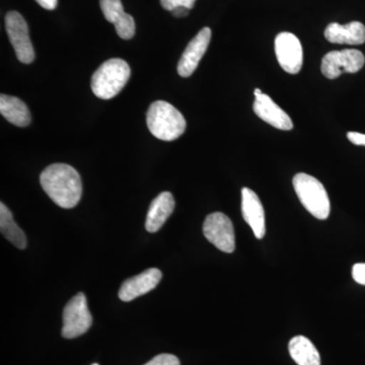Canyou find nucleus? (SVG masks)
Returning <instances> with one entry per match:
<instances>
[{
	"mask_svg": "<svg viewBox=\"0 0 365 365\" xmlns=\"http://www.w3.org/2000/svg\"><path fill=\"white\" fill-rule=\"evenodd\" d=\"M41 186L60 207L69 209L78 205L83 194V182L78 170L66 163H54L43 170Z\"/></svg>",
	"mask_w": 365,
	"mask_h": 365,
	"instance_id": "1",
	"label": "nucleus"
},
{
	"mask_svg": "<svg viewBox=\"0 0 365 365\" xmlns=\"http://www.w3.org/2000/svg\"><path fill=\"white\" fill-rule=\"evenodd\" d=\"M146 122L150 133L163 141H173L186 130V120L174 106L165 101H157L150 106Z\"/></svg>",
	"mask_w": 365,
	"mask_h": 365,
	"instance_id": "2",
	"label": "nucleus"
},
{
	"mask_svg": "<svg viewBox=\"0 0 365 365\" xmlns=\"http://www.w3.org/2000/svg\"><path fill=\"white\" fill-rule=\"evenodd\" d=\"M131 71L123 59L113 58L104 62L91 78V91L96 97L110 100L123 90L130 78Z\"/></svg>",
	"mask_w": 365,
	"mask_h": 365,
	"instance_id": "3",
	"label": "nucleus"
},
{
	"mask_svg": "<svg viewBox=\"0 0 365 365\" xmlns=\"http://www.w3.org/2000/svg\"><path fill=\"white\" fill-rule=\"evenodd\" d=\"M295 193L304 207L318 220H325L331 212V203L325 187L318 179L304 173L294 178Z\"/></svg>",
	"mask_w": 365,
	"mask_h": 365,
	"instance_id": "4",
	"label": "nucleus"
},
{
	"mask_svg": "<svg viewBox=\"0 0 365 365\" xmlns=\"http://www.w3.org/2000/svg\"><path fill=\"white\" fill-rule=\"evenodd\" d=\"M91 324L93 317L88 311L86 295L79 292L64 307L62 336L66 339L79 337L88 332Z\"/></svg>",
	"mask_w": 365,
	"mask_h": 365,
	"instance_id": "5",
	"label": "nucleus"
},
{
	"mask_svg": "<svg viewBox=\"0 0 365 365\" xmlns=\"http://www.w3.org/2000/svg\"><path fill=\"white\" fill-rule=\"evenodd\" d=\"M6 29L19 61L24 64L32 63L35 59V51L29 35L28 24L23 16L18 11L7 13Z\"/></svg>",
	"mask_w": 365,
	"mask_h": 365,
	"instance_id": "6",
	"label": "nucleus"
},
{
	"mask_svg": "<svg viewBox=\"0 0 365 365\" xmlns=\"http://www.w3.org/2000/svg\"><path fill=\"white\" fill-rule=\"evenodd\" d=\"M365 57L356 49H345L341 51L327 53L322 60L321 71L325 78L335 79L343 72L356 73L364 66Z\"/></svg>",
	"mask_w": 365,
	"mask_h": 365,
	"instance_id": "7",
	"label": "nucleus"
},
{
	"mask_svg": "<svg viewBox=\"0 0 365 365\" xmlns=\"http://www.w3.org/2000/svg\"><path fill=\"white\" fill-rule=\"evenodd\" d=\"M203 234L220 251L228 254L235 251L234 225L225 213L215 212L209 215L204 222Z\"/></svg>",
	"mask_w": 365,
	"mask_h": 365,
	"instance_id": "8",
	"label": "nucleus"
},
{
	"mask_svg": "<svg viewBox=\"0 0 365 365\" xmlns=\"http://www.w3.org/2000/svg\"><path fill=\"white\" fill-rule=\"evenodd\" d=\"M275 54L281 68L287 73L297 74L302 71L304 52L299 38L294 34H278L275 39Z\"/></svg>",
	"mask_w": 365,
	"mask_h": 365,
	"instance_id": "9",
	"label": "nucleus"
},
{
	"mask_svg": "<svg viewBox=\"0 0 365 365\" xmlns=\"http://www.w3.org/2000/svg\"><path fill=\"white\" fill-rule=\"evenodd\" d=\"M254 93L253 109L257 116L280 130L289 131L294 128L292 118L288 116L287 113L283 111L272 98L262 93L260 88H256Z\"/></svg>",
	"mask_w": 365,
	"mask_h": 365,
	"instance_id": "10",
	"label": "nucleus"
},
{
	"mask_svg": "<svg viewBox=\"0 0 365 365\" xmlns=\"http://www.w3.org/2000/svg\"><path fill=\"white\" fill-rule=\"evenodd\" d=\"M210 40V29L203 28L193 39L190 41L186 50L182 53L179 63H178L177 71L180 76L189 78L194 73L204 54L207 51Z\"/></svg>",
	"mask_w": 365,
	"mask_h": 365,
	"instance_id": "11",
	"label": "nucleus"
},
{
	"mask_svg": "<svg viewBox=\"0 0 365 365\" xmlns=\"http://www.w3.org/2000/svg\"><path fill=\"white\" fill-rule=\"evenodd\" d=\"M242 213L245 222L253 230L255 237L263 239L266 235L265 211L259 196L249 188L242 190Z\"/></svg>",
	"mask_w": 365,
	"mask_h": 365,
	"instance_id": "12",
	"label": "nucleus"
},
{
	"mask_svg": "<svg viewBox=\"0 0 365 365\" xmlns=\"http://www.w3.org/2000/svg\"><path fill=\"white\" fill-rule=\"evenodd\" d=\"M163 274L157 268H150L144 272L124 281L119 290V297L122 302L131 300L146 294L155 289L162 279Z\"/></svg>",
	"mask_w": 365,
	"mask_h": 365,
	"instance_id": "13",
	"label": "nucleus"
},
{
	"mask_svg": "<svg viewBox=\"0 0 365 365\" xmlns=\"http://www.w3.org/2000/svg\"><path fill=\"white\" fill-rule=\"evenodd\" d=\"M100 4L106 20L115 26L121 39L130 40L134 37L135 21L130 14L125 13L121 0H101Z\"/></svg>",
	"mask_w": 365,
	"mask_h": 365,
	"instance_id": "14",
	"label": "nucleus"
},
{
	"mask_svg": "<svg viewBox=\"0 0 365 365\" xmlns=\"http://www.w3.org/2000/svg\"><path fill=\"white\" fill-rule=\"evenodd\" d=\"M325 38L334 44L361 45L365 43V26L360 21L347 25L332 23L326 28Z\"/></svg>",
	"mask_w": 365,
	"mask_h": 365,
	"instance_id": "15",
	"label": "nucleus"
},
{
	"mask_svg": "<svg viewBox=\"0 0 365 365\" xmlns=\"http://www.w3.org/2000/svg\"><path fill=\"white\" fill-rule=\"evenodd\" d=\"M174 197L170 192H163L151 202L146 217L145 228L148 232H157L162 228L168 218L174 212Z\"/></svg>",
	"mask_w": 365,
	"mask_h": 365,
	"instance_id": "16",
	"label": "nucleus"
},
{
	"mask_svg": "<svg viewBox=\"0 0 365 365\" xmlns=\"http://www.w3.org/2000/svg\"><path fill=\"white\" fill-rule=\"evenodd\" d=\"M0 113L9 123L26 127L31 123V113L21 98L13 96H0Z\"/></svg>",
	"mask_w": 365,
	"mask_h": 365,
	"instance_id": "17",
	"label": "nucleus"
},
{
	"mask_svg": "<svg viewBox=\"0 0 365 365\" xmlns=\"http://www.w3.org/2000/svg\"><path fill=\"white\" fill-rule=\"evenodd\" d=\"M290 356L297 365H321V356L316 346L304 336H297L290 340Z\"/></svg>",
	"mask_w": 365,
	"mask_h": 365,
	"instance_id": "18",
	"label": "nucleus"
},
{
	"mask_svg": "<svg viewBox=\"0 0 365 365\" xmlns=\"http://www.w3.org/2000/svg\"><path fill=\"white\" fill-rule=\"evenodd\" d=\"M0 230L1 234L9 240L16 248L24 250L26 247V235L21 227L14 220L11 210L4 205L0 204Z\"/></svg>",
	"mask_w": 365,
	"mask_h": 365,
	"instance_id": "19",
	"label": "nucleus"
},
{
	"mask_svg": "<svg viewBox=\"0 0 365 365\" xmlns=\"http://www.w3.org/2000/svg\"><path fill=\"white\" fill-rule=\"evenodd\" d=\"M196 0H160V4L165 11H173L178 7H186L191 11Z\"/></svg>",
	"mask_w": 365,
	"mask_h": 365,
	"instance_id": "20",
	"label": "nucleus"
},
{
	"mask_svg": "<svg viewBox=\"0 0 365 365\" xmlns=\"http://www.w3.org/2000/svg\"><path fill=\"white\" fill-rule=\"evenodd\" d=\"M144 365H181L178 357L172 354H160Z\"/></svg>",
	"mask_w": 365,
	"mask_h": 365,
	"instance_id": "21",
	"label": "nucleus"
},
{
	"mask_svg": "<svg viewBox=\"0 0 365 365\" xmlns=\"http://www.w3.org/2000/svg\"><path fill=\"white\" fill-rule=\"evenodd\" d=\"M352 277L359 284L365 285V263L355 264L353 266Z\"/></svg>",
	"mask_w": 365,
	"mask_h": 365,
	"instance_id": "22",
	"label": "nucleus"
},
{
	"mask_svg": "<svg viewBox=\"0 0 365 365\" xmlns=\"http://www.w3.org/2000/svg\"><path fill=\"white\" fill-rule=\"evenodd\" d=\"M347 137L350 143L355 145L365 146V134L359 133V132H348Z\"/></svg>",
	"mask_w": 365,
	"mask_h": 365,
	"instance_id": "23",
	"label": "nucleus"
},
{
	"mask_svg": "<svg viewBox=\"0 0 365 365\" xmlns=\"http://www.w3.org/2000/svg\"><path fill=\"white\" fill-rule=\"evenodd\" d=\"M43 9H48V11H53L56 9L58 4V0H36Z\"/></svg>",
	"mask_w": 365,
	"mask_h": 365,
	"instance_id": "24",
	"label": "nucleus"
},
{
	"mask_svg": "<svg viewBox=\"0 0 365 365\" xmlns=\"http://www.w3.org/2000/svg\"><path fill=\"white\" fill-rule=\"evenodd\" d=\"M190 9H186V7H178V9H174V11H170L173 16H176V18H182V16H188Z\"/></svg>",
	"mask_w": 365,
	"mask_h": 365,
	"instance_id": "25",
	"label": "nucleus"
},
{
	"mask_svg": "<svg viewBox=\"0 0 365 365\" xmlns=\"http://www.w3.org/2000/svg\"><path fill=\"white\" fill-rule=\"evenodd\" d=\"M93 365H98V364H93Z\"/></svg>",
	"mask_w": 365,
	"mask_h": 365,
	"instance_id": "26",
	"label": "nucleus"
}]
</instances>
